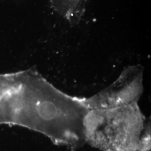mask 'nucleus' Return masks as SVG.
<instances>
[{
    "label": "nucleus",
    "mask_w": 151,
    "mask_h": 151,
    "mask_svg": "<svg viewBox=\"0 0 151 151\" xmlns=\"http://www.w3.org/2000/svg\"><path fill=\"white\" fill-rule=\"evenodd\" d=\"M84 137L104 151L148 148L150 130L137 103L119 108L94 109L83 120Z\"/></svg>",
    "instance_id": "nucleus-1"
},
{
    "label": "nucleus",
    "mask_w": 151,
    "mask_h": 151,
    "mask_svg": "<svg viewBox=\"0 0 151 151\" xmlns=\"http://www.w3.org/2000/svg\"><path fill=\"white\" fill-rule=\"evenodd\" d=\"M143 68L140 65L125 68L118 78L104 90L89 98H82L90 110L119 108L137 103L143 91Z\"/></svg>",
    "instance_id": "nucleus-2"
}]
</instances>
